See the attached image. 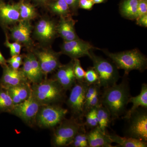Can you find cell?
Here are the masks:
<instances>
[{
    "mask_svg": "<svg viewBox=\"0 0 147 147\" xmlns=\"http://www.w3.org/2000/svg\"><path fill=\"white\" fill-rule=\"evenodd\" d=\"M74 72L76 81L79 82H84L86 71L82 67L80 61L79 59H74Z\"/></svg>",
    "mask_w": 147,
    "mask_h": 147,
    "instance_id": "obj_32",
    "label": "cell"
},
{
    "mask_svg": "<svg viewBox=\"0 0 147 147\" xmlns=\"http://www.w3.org/2000/svg\"><path fill=\"white\" fill-rule=\"evenodd\" d=\"M73 59L68 63L61 64L57 69L53 79L59 83L65 91L71 88L76 82L74 72Z\"/></svg>",
    "mask_w": 147,
    "mask_h": 147,
    "instance_id": "obj_16",
    "label": "cell"
},
{
    "mask_svg": "<svg viewBox=\"0 0 147 147\" xmlns=\"http://www.w3.org/2000/svg\"><path fill=\"white\" fill-rule=\"evenodd\" d=\"M38 61L44 76L57 70L61 65L60 56L61 53L55 52L50 48H42L33 51Z\"/></svg>",
    "mask_w": 147,
    "mask_h": 147,
    "instance_id": "obj_10",
    "label": "cell"
},
{
    "mask_svg": "<svg viewBox=\"0 0 147 147\" xmlns=\"http://www.w3.org/2000/svg\"><path fill=\"white\" fill-rule=\"evenodd\" d=\"M57 34V24L50 18H42L37 22L35 26L34 37L42 43H50Z\"/></svg>",
    "mask_w": 147,
    "mask_h": 147,
    "instance_id": "obj_13",
    "label": "cell"
},
{
    "mask_svg": "<svg viewBox=\"0 0 147 147\" xmlns=\"http://www.w3.org/2000/svg\"><path fill=\"white\" fill-rule=\"evenodd\" d=\"M60 17L57 24V31L64 41H71L79 38L75 30V21L71 16Z\"/></svg>",
    "mask_w": 147,
    "mask_h": 147,
    "instance_id": "obj_18",
    "label": "cell"
},
{
    "mask_svg": "<svg viewBox=\"0 0 147 147\" xmlns=\"http://www.w3.org/2000/svg\"><path fill=\"white\" fill-rule=\"evenodd\" d=\"M88 85L85 82L76 81L71 88L67 104L70 109L73 117L82 121L84 117L85 95Z\"/></svg>",
    "mask_w": 147,
    "mask_h": 147,
    "instance_id": "obj_8",
    "label": "cell"
},
{
    "mask_svg": "<svg viewBox=\"0 0 147 147\" xmlns=\"http://www.w3.org/2000/svg\"><path fill=\"white\" fill-rule=\"evenodd\" d=\"M97 116L98 126L103 132L106 133V129L112 120L110 112L101 104L97 108Z\"/></svg>",
    "mask_w": 147,
    "mask_h": 147,
    "instance_id": "obj_26",
    "label": "cell"
},
{
    "mask_svg": "<svg viewBox=\"0 0 147 147\" xmlns=\"http://www.w3.org/2000/svg\"><path fill=\"white\" fill-rule=\"evenodd\" d=\"M28 1H32L35 3L37 5L47 7V4L52 0H28Z\"/></svg>",
    "mask_w": 147,
    "mask_h": 147,
    "instance_id": "obj_40",
    "label": "cell"
},
{
    "mask_svg": "<svg viewBox=\"0 0 147 147\" xmlns=\"http://www.w3.org/2000/svg\"><path fill=\"white\" fill-rule=\"evenodd\" d=\"M100 95L101 94L100 91L98 92L91 99L85 103L84 105V115L88 111L92 108H97L98 106L101 105Z\"/></svg>",
    "mask_w": 147,
    "mask_h": 147,
    "instance_id": "obj_31",
    "label": "cell"
},
{
    "mask_svg": "<svg viewBox=\"0 0 147 147\" xmlns=\"http://www.w3.org/2000/svg\"><path fill=\"white\" fill-rule=\"evenodd\" d=\"M137 24L140 26L147 28V14L138 16L136 19Z\"/></svg>",
    "mask_w": 147,
    "mask_h": 147,
    "instance_id": "obj_38",
    "label": "cell"
},
{
    "mask_svg": "<svg viewBox=\"0 0 147 147\" xmlns=\"http://www.w3.org/2000/svg\"><path fill=\"white\" fill-rule=\"evenodd\" d=\"M14 105L24 102L31 95V85L30 82L19 84L7 89Z\"/></svg>",
    "mask_w": 147,
    "mask_h": 147,
    "instance_id": "obj_20",
    "label": "cell"
},
{
    "mask_svg": "<svg viewBox=\"0 0 147 147\" xmlns=\"http://www.w3.org/2000/svg\"><path fill=\"white\" fill-rule=\"evenodd\" d=\"M20 20L30 21L37 16L35 7L28 0H20L17 3Z\"/></svg>",
    "mask_w": 147,
    "mask_h": 147,
    "instance_id": "obj_24",
    "label": "cell"
},
{
    "mask_svg": "<svg viewBox=\"0 0 147 147\" xmlns=\"http://www.w3.org/2000/svg\"><path fill=\"white\" fill-rule=\"evenodd\" d=\"M92 1L95 4H99L104 3L106 1V0H92Z\"/></svg>",
    "mask_w": 147,
    "mask_h": 147,
    "instance_id": "obj_43",
    "label": "cell"
},
{
    "mask_svg": "<svg viewBox=\"0 0 147 147\" xmlns=\"http://www.w3.org/2000/svg\"><path fill=\"white\" fill-rule=\"evenodd\" d=\"M102 50L112 60L118 69L124 70L125 75H128L132 70L143 71L147 68L146 57L137 49L118 53H111L107 50Z\"/></svg>",
    "mask_w": 147,
    "mask_h": 147,
    "instance_id": "obj_3",
    "label": "cell"
},
{
    "mask_svg": "<svg viewBox=\"0 0 147 147\" xmlns=\"http://www.w3.org/2000/svg\"><path fill=\"white\" fill-rule=\"evenodd\" d=\"M47 7L51 12L60 17L71 16V10L65 0H52Z\"/></svg>",
    "mask_w": 147,
    "mask_h": 147,
    "instance_id": "obj_25",
    "label": "cell"
},
{
    "mask_svg": "<svg viewBox=\"0 0 147 147\" xmlns=\"http://www.w3.org/2000/svg\"><path fill=\"white\" fill-rule=\"evenodd\" d=\"M127 120L126 137L147 142V108H138Z\"/></svg>",
    "mask_w": 147,
    "mask_h": 147,
    "instance_id": "obj_7",
    "label": "cell"
},
{
    "mask_svg": "<svg viewBox=\"0 0 147 147\" xmlns=\"http://www.w3.org/2000/svg\"><path fill=\"white\" fill-rule=\"evenodd\" d=\"M94 3L92 0H79V8L90 10L92 8Z\"/></svg>",
    "mask_w": 147,
    "mask_h": 147,
    "instance_id": "obj_36",
    "label": "cell"
},
{
    "mask_svg": "<svg viewBox=\"0 0 147 147\" xmlns=\"http://www.w3.org/2000/svg\"><path fill=\"white\" fill-rule=\"evenodd\" d=\"M100 88L98 84H92L88 86L85 95V103L91 99L98 92L100 91Z\"/></svg>",
    "mask_w": 147,
    "mask_h": 147,
    "instance_id": "obj_34",
    "label": "cell"
},
{
    "mask_svg": "<svg viewBox=\"0 0 147 147\" xmlns=\"http://www.w3.org/2000/svg\"><path fill=\"white\" fill-rule=\"evenodd\" d=\"M68 113V110L56 104L41 105L35 119V124L42 128L57 126Z\"/></svg>",
    "mask_w": 147,
    "mask_h": 147,
    "instance_id": "obj_6",
    "label": "cell"
},
{
    "mask_svg": "<svg viewBox=\"0 0 147 147\" xmlns=\"http://www.w3.org/2000/svg\"><path fill=\"white\" fill-rule=\"evenodd\" d=\"M69 146L74 147H88L87 133L83 129L74 137Z\"/></svg>",
    "mask_w": 147,
    "mask_h": 147,
    "instance_id": "obj_28",
    "label": "cell"
},
{
    "mask_svg": "<svg viewBox=\"0 0 147 147\" xmlns=\"http://www.w3.org/2000/svg\"><path fill=\"white\" fill-rule=\"evenodd\" d=\"M32 95L41 105L56 104L65 99V91L55 79L45 78L31 85Z\"/></svg>",
    "mask_w": 147,
    "mask_h": 147,
    "instance_id": "obj_2",
    "label": "cell"
},
{
    "mask_svg": "<svg viewBox=\"0 0 147 147\" xmlns=\"http://www.w3.org/2000/svg\"><path fill=\"white\" fill-rule=\"evenodd\" d=\"M33 27L30 21L20 20L10 29V37L16 42L23 44L28 48H31L33 42L31 37Z\"/></svg>",
    "mask_w": 147,
    "mask_h": 147,
    "instance_id": "obj_14",
    "label": "cell"
},
{
    "mask_svg": "<svg viewBox=\"0 0 147 147\" xmlns=\"http://www.w3.org/2000/svg\"><path fill=\"white\" fill-rule=\"evenodd\" d=\"M84 124L72 117L64 119L55 127L52 139L54 147L69 146L76 134L84 129Z\"/></svg>",
    "mask_w": 147,
    "mask_h": 147,
    "instance_id": "obj_4",
    "label": "cell"
},
{
    "mask_svg": "<svg viewBox=\"0 0 147 147\" xmlns=\"http://www.w3.org/2000/svg\"><path fill=\"white\" fill-rule=\"evenodd\" d=\"M84 82L88 86L92 84H98L99 82L98 74L93 67H89L85 72Z\"/></svg>",
    "mask_w": 147,
    "mask_h": 147,
    "instance_id": "obj_30",
    "label": "cell"
},
{
    "mask_svg": "<svg viewBox=\"0 0 147 147\" xmlns=\"http://www.w3.org/2000/svg\"><path fill=\"white\" fill-rule=\"evenodd\" d=\"M89 58L93 64V67L98 75V85L103 88L117 84L119 74L117 67L110 61L95 55L92 50L90 52Z\"/></svg>",
    "mask_w": 147,
    "mask_h": 147,
    "instance_id": "obj_5",
    "label": "cell"
},
{
    "mask_svg": "<svg viewBox=\"0 0 147 147\" xmlns=\"http://www.w3.org/2000/svg\"><path fill=\"white\" fill-rule=\"evenodd\" d=\"M5 45L7 47L9 48V51L11 57L20 55L21 53L22 45L19 42L15 41L13 42H10L9 40L7 34L6 33L5 42Z\"/></svg>",
    "mask_w": 147,
    "mask_h": 147,
    "instance_id": "obj_33",
    "label": "cell"
},
{
    "mask_svg": "<svg viewBox=\"0 0 147 147\" xmlns=\"http://www.w3.org/2000/svg\"><path fill=\"white\" fill-rule=\"evenodd\" d=\"M147 14V0H139L138 5V17Z\"/></svg>",
    "mask_w": 147,
    "mask_h": 147,
    "instance_id": "obj_35",
    "label": "cell"
},
{
    "mask_svg": "<svg viewBox=\"0 0 147 147\" xmlns=\"http://www.w3.org/2000/svg\"><path fill=\"white\" fill-rule=\"evenodd\" d=\"M2 76L0 80V87L7 89L24 83L29 82L21 68L15 69L9 65L3 67Z\"/></svg>",
    "mask_w": 147,
    "mask_h": 147,
    "instance_id": "obj_15",
    "label": "cell"
},
{
    "mask_svg": "<svg viewBox=\"0 0 147 147\" xmlns=\"http://www.w3.org/2000/svg\"><path fill=\"white\" fill-rule=\"evenodd\" d=\"M129 103H131L132 106L130 110L127 111L123 118L127 120L129 118L132 113L140 107L147 108V85L143 84L140 94L134 96L130 97Z\"/></svg>",
    "mask_w": 147,
    "mask_h": 147,
    "instance_id": "obj_21",
    "label": "cell"
},
{
    "mask_svg": "<svg viewBox=\"0 0 147 147\" xmlns=\"http://www.w3.org/2000/svg\"><path fill=\"white\" fill-rule=\"evenodd\" d=\"M68 5L70 10L72 12H75L79 8V0H65Z\"/></svg>",
    "mask_w": 147,
    "mask_h": 147,
    "instance_id": "obj_37",
    "label": "cell"
},
{
    "mask_svg": "<svg viewBox=\"0 0 147 147\" xmlns=\"http://www.w3.org/2000/svg\"><path fill=\"white\" fill-rule=\"evenodd\" d=\"M125 77L120 84L103 89L100 95L101 105L110 112L112 120L119 119L126 113L130 94L129 84Z\"/></svg>",
    "mask_w": 147,
    "mask_h": 147,
    "instance_id": "obj_1",
    "label": "cell"
},
{
    "mask_svg": "<svg viewBox=\"0 0 147 147\" xmlns=\"http://www.w3.org/2000/svg\"><path fill=\"white\" fill-rule=\"evenodd\" d=\"M22 65L21 69L30 84L39 83L44 79L38 61L32 52L24 55Z\"/></svg>",
    "mask_w": 147,
    "mask_h": 147,
    "instance_id": "obj_12",
    "label": "cell"
},
{
    "mask_svg": "<svg viewBox=\"0 0 147 147\" xmlns=\"http://www.w3.org/2000/svg\"><path fill=\"white\" fill-rule=\"evenodd\" d=\"M139 0H123L120 5V11L123 17L129 20L138 17Z\"/></svg>",
    "mask_w": 147,
    "mask_h": 147,
    "instance_id": "obj_22",
    "label": "cell"
},
{
    "mask_svg": "<svg viewBox=\"0 0 147 147\" xmlns=\"http://www.w3.org/2000/svg\"><path fill=\"white\" fill-rule=\"evenodd\" d=\"M7 63H8L9 65V66L11 67V68L13 69H18L20 66L23 64V63L13 59L11 57L8 59L7 60Z\"/></svg>",
    "mask_w": 147,
    "mask_h": 147,
    "instance_id": "obj_39",
    "label": "cell"
},
{
    "mask_svg": "<svg viewBox=\"0 0 147 147\" xmlns=\"http://www.w3.org/2000/svg\"><path fill=\"white\" fill-rule=\"evenodd\" d=\"M88 144L89 147H113L108 134L104 133L98 126L92 129L87 133Z\"/></svg>",
    "mask_w": 147,
    "mask_h": 147,
    "instance_id": "obj_19",
    "label": "cell"
},
{
    "mask_svg": "<svg viewBox=\"0 0 147 147\" xmlns=\"http://www.w3.org/2000/svg\"><path fill=\"white\" fill-rule=\"evenodd\" d=\"M86 121L84 124L90 128H93L98 126L97 116V108H92L87 112L84 115Z\"/></svg>",
    "mask_w": 147,
    "mask_h": 147,
    "instance_id": "obj_29",
    "label": "cell"
},
{
    "mask_svg": "<svg viewBox=\"0 0 147 147\" xmlns=\"http://www.w3.org/2000/svg\"><path fill=\"white\" fill-rule=\"evenodd\" d=\"M113 143L117 144L119 147H147V142L130 137H121L114 133L108 134Z\"/></svg>",
    "mask_w": 147,
    "mask_h": 147,
    "instance_id": "obj_23",
    "label": "cell"
},
{
    "mask_svg": "<svg viewBox=\"0 0 147 147\" xmlns=\"http://www.w3.org/2000/svg\"><path fill=\"white\" fill-rule=\"evenodd\" d=\"M14 106L7 90L0 87V113H11Z\"/></svg>",
    "mask_w": 147,
    "mask_h": 147,
    "instance_id": "obj_27",
    "label": "cell"
},
{
    "mask_svg": "<svg viewBox=\"0 0 147 147\" xmlns=\"http://www.w3.org/2000/svg\"><path fill=\"white\" fill-rule=\"evenodd\" d=\"M41 105L31 93L27 100L14 105L10 114L19 118L28 126H33L35 125L36 117Z\"/></svg>",
    "mask_w": 147,
    "mask_h": 147,
    "instance_id": "obj_9",
    "label": "cell"
},
{
    "mask_svg": "<svg viewBox=\"0 0 147 147\" xmlns=\"http://www.w3.org/2000/svg\"><path fill=\"white\" fill-rule=\"evenodd\" d=\"M20 15L17 3H7L4 0H0V22L7 26L15 25L20 21Z\"/></svg>",
    "mask_w": 147,
    "mask_h": 147,
    "instance_id": "obj_17",
    "label": "cell"
},
{
    "mask_svg": "<svg viewBox=\"0 0 147 147\" xmlns=\"http://www.w3.org/2000/svg\"><path fill=\"white\" fill-rule=\"evenodd\" d=\"M7 62L0 51V65L3 67L7 65Z\"/></svg>",
    "mask_w": 147,
    "mask_h": 147,
    "instance_id": "obj_41",
    "label": "cell"
},
{
    "mask_svg": "<svg viewBox=\"0 0 147 147\" xmlns=\"http://www.w3.org/2000/svg\"><path fill=\"white\" fill-rule=\"evenodd\" d=\"M94 48L90 42L79 38L71 41H64L61 46V53L74 60L86 56L89 57L90 52Z\"/></svg>",
    "mask_w": 147,
    "mask_h": 147,
    "instance_id": "obj_11",
    "label": "cell"
},
{
    "mask_svg": "<svg viewBox=\"0 0 147 147\" xmlns=\"http://www.w3.org/2000/svg\"><path fill=\"white\" fill-rule=\"evenodd\" d=\"M24 56V55H21L20 54V55H16V56H14L11 57L13 58V59L15 60L23 63Z\"/></svg>",
    "mask_w": 147,
    "mask_h": 147,
    "instance_id": "obj_42",
    "label": "cell"
}]
</instances>
